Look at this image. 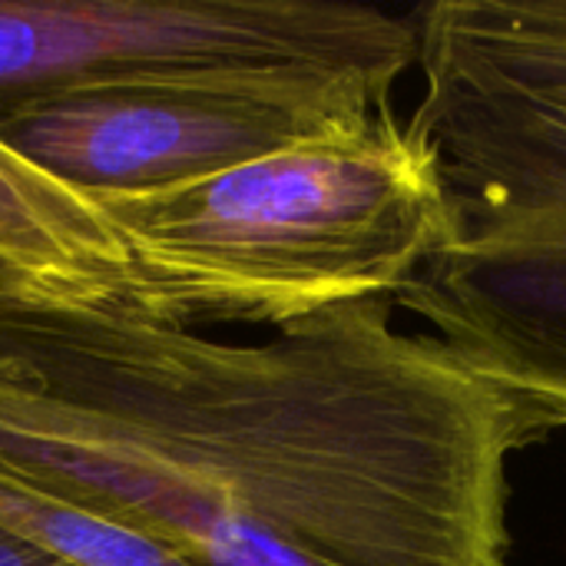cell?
<instances>
[{"label":"cell","instance_id":"cell-4","mask_svg":"<svg viewBox=\"0 0 566 566\" xmlns=\"http://www.w3.org/2000/svg\"><path fill=\"white\" fill-rule=\"evenodd\" d=\"M424 76L411 123L454 202L566 199V0H434L418 10Z\"/></svg>","mask_w":566,"mask_h":566},{"label":"cell","instance_id":"cell-1","mask_svg":"<svg viewBox=\"0 0 566 566\" xmlns=\"http://www.w3.org/2000/svg\"><path fill=\"white\" fill-rule=\"evenodd\" d=\"M391 298L265 342L0 305V481L189 566H511L527 418Z\"/></svg>","mask_w":566,"mask_h":566},{"label":"cell","instance_id":"cell-7","mask_svg":"<svg viewBox=\"0 0 566 566\" xmlns=\"http://www.w3.org/2000/svg\"><path fill=\"white\" fill-rule=\"evenodd\" d=\"M0 305L143 318L133 259L99 206L0 146Z\"/></svg>","mask_w":566,"mask_h":566},{"label":"cell","instance_id":"cell-8","mask_svg":"<svg viewBox=\"0 0 566 566\" xmlns=\"http://www.w3.org/2000/svg\"><path fill=\"white\" fill-rule=\"evenodd\" d=\"M0 566H80L66 560L63 554L10 531L7 524H0Z\"/></svg>","mask_w":566,"mask_h":566},{"label":"cell","instance_id":"cell-2","mask_svg":"<svg viewBox=\"0 0 566 566\" xmlns=\"http://www.w3.org/2000/svg\"><path fill=\"white\" fill-rule=\"evenodd\" d=\"M123 239L143 318L289 328L391 298L454 235L438 146L388 106L163 192H93Z\"/></svg>","mask_w":566,"mask_h":566},{"label":"cell","instance_id":"cell-3","mask_svg":"<svg viewBox=\"0 0 566 566\" xmlns=\"http://www.w3.org/2000/svg\"><path fill=\"white\" fill-rule=\"evenodd\" d=\"M418 20L345 0H0V99L172 86L375 113Z\"/></svg>","mask_w":566,"mask_h":566},{"label":"cell","instance_id":"cell-5","mask_svg":"<svg viewBox=\"0 0 566 566\" xmlns=\"http://www.w3.org/2000/svg\"><path fill=\"white\" fill-rule=\"evenodd\" d=\"M375 113L172 86H83L0 99V146L86 196L163 192Z\"/></svg>","mask_w":566,"mask_h":566},{"label":"cell","instance_id":"cell-6","mask_svg":"<svg viewBox=\"0 0 566 566\" xmlns=\"http://www.w3.org/2000/svg\"><path fill=\"white\" fill-rule=\"evenodd\" d=\"M454 206V235L395 308L424 318L547 441L566 431V199Z\"/></svg>","mask_w":566,"mask_h":566}]
</instances>
